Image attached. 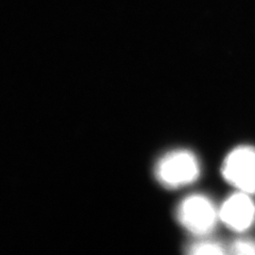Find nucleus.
I'll return each instance as SVG.
<instances>
[{
    "instance_id": "7ed1b4c3",
    "label": "nucleus",
    "mask_w": 255,
    "mask_h": 255,
    "mask_svg": "<svg viewBox=\"0 0 255 255\" xmlns=\"http://www.w3.org/2000/svg\"><path fill=\"white\" fill-rule=\"evenodd\" d=\"M221 173L226 182L238 191L255 194V147L240 146L234 148L225 158Z\"/></svg>"
},
{
    "instance_id": "f257e3e1",
    "label": "nucleus",
    "mask_w": 255,
    "mask_h": 255,
    "mask_svg": "<svg viewBox=\"0 0 255 255\" xmlns=\"http://www.w3.org/2000/svg\"><path fill=\"white\" fill-rule=\"evenodd\" d=\"M155 177L164 187L177 189L196 182L201 175V164L188 149H175L160 158L155 165Z\"/></svg>"
},
{
    "instance_id": "423d86ee",
    "label": "nucleus",
    "mask_w": 255,
    "mask_h": 255,
    "mask_svg": "<svg viewBox=\"0 0 255 255\" xmlns=\"http://www.w3.org/2000/svg\"><path fill=\"white\" fill-rule=\"evenodd\" d=\"M230 253L236 255H255V241L248 238L238 239L230 246Z\"/></svg>"
},
{
    "instance_id": "39448f33",
    "label": "nucleus",
    "mask_w": 255,
    "mask_h": 255,
    "mask_svg": "<svg viewBox=\"0 0 255 255\" xmlns=\"http://www.w3.org/2000/svg\"><path fill=\"white\" fill-rule=\"evenodd\" d=\"M226 253L224 247L219 242L213 240L196 241L187 247L189 255H224Z\"/></svg>"
},
{
    "instance_id": "f03ea898",
    "label": "nucleus",
    "mask_w": 255,
    "mask_h": 255,
    "mask_svg": "<svg viewBox=\"0 0 255 255\" xmlns=\"http://www.w3.org/2000/svg\"><path fill=\"white\" fill-rule=\"evenodd\" d=\"M177 219L183 228L197 237H205L216 228L219 209L205 195L194 194L184 198L176 211Z\"/></svg>"
},
{
    "instance_id": "20e7f679",
    "label": "nucleus",
    "mask_w": 255,
    "mask_h": 255,
    "mask_svg": "<svg viewBox=\"0 0 255 255\" xmlns=\"http://www.w3.org/2000/svg\"><path fill=\"white\" fill-rule=\"evenodd\" d=\"M219 220L235 232H245L255 223V202L252 195L238 191L228 197L219 209Z\"/></svg>"
}]
</instances>
